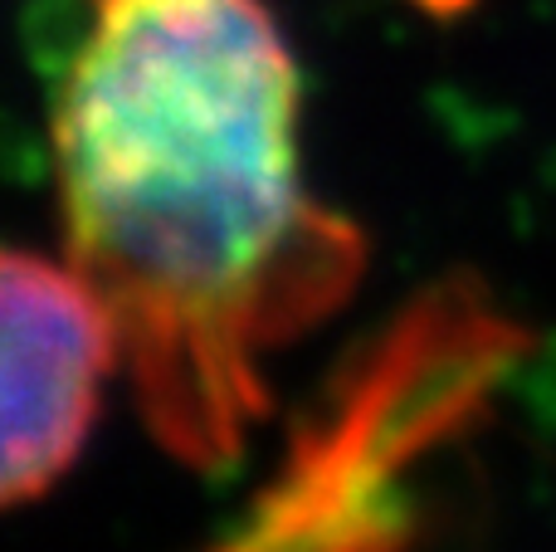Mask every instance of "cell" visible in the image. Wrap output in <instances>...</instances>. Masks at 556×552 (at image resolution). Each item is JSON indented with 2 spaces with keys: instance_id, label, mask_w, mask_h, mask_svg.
Masks as SVG:
<instances>
[{
  "instance_id": "1",
  "label": "cell",
  "mask_w": 556,
  "mask_h": 552,
  "mask_svg": "<svg viewBox=\"0 0 556 552\" xmlns=\"http://www.w3.org/2000/svg\"><path fill=\"white\" fill-rule=\"evenodd\" d=\"M298 64L264 0H88L54 88L64 260L103 293L147 430L225 469L264 362L352 299L366 244L307 191Z\"/></svg>"
},
{
  "instance_id": "2",
  "label": "cell",
  "mask_w": 556,
  "mask_h": 552,
  "mask_svg": "<svg viewBox=\"0 0 556 552\" xmlns=\"http://www.w3.org/2000/svg\"><path fill=\"white\" fill-rule=\"evenodd\" d=\"M0 338H5V509L45 499L74 469L98 401L123 372V333L103 293L68 260L10 250L0 264Z\"/></svg>"
}]
</instances>
